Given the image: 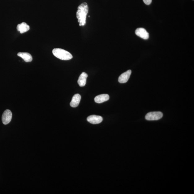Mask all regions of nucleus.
Wrapping results in <instances>:
<instances>
[{
    "instance_id": "1",
    "label": "nucleus",
    "mask_w": 194,
    "mask_h": 194,
    "mask_svg": "<svg viewBox=\"0 0 194 194\" xmlns=\"http://www.w3.org/2000/svg\"><path fill=\"white\" fill-rule=\"evenodd\" d=\"M88 12V6L86 2H84L78 6L76 17L80 26H84L86 24V19Z\"/></svg>"
},
{
    "instance_id": "2",
    "label": "nucleus",
    "mask_w": 194,
    "mask_h": 194,
    "mask_svg": "<svg viewBox=\"0 0 194 194\" xmlns=\"http://www.w3.org/2000/svg\"><path fill=\"white\" fill-rule=\"evenodd\" d=\"M52 53L53 55L58 58L64 61L70 60L73 58L72 55L70 52L62 49H54L53 50Z\"/></svg>"
},
{
    "instance_id": "3",
    "label": "nucleus",
    "mask_w": 194,
    "mask_h": 194,
    "mask_svg": "<svg viewBox=\"0 0 194 194\" xmlns=\"http://www.w3.org/2000/svg\"><path fill=\"white\" fill-rule=\"evenodd\" d=\"M163 117V114L160 111H154L149 112L145 116V119L148 120H157L161 119Z\"/></svg>"
},
{
    "instance_id": "4",
    "label": "nucleus",
    "mask_w": 194,
    "mask_h": 194,
    "mask_svg": "<svg viewBox=\"0 0 194 194\" xmlns=\"http://www.w3.org/2000/svg\"><path fill=\"white\" fill-rule=\"evenodd\" d=\"M12 118V113L11 111L7 109L4 111L2 116V121L4 125L10 123Z\"/></svg>"
},
{
    "instance_id": "5",
    "label": "nucleus",
    "mask_w": 194,
    "mask_h": 194,
    "mask_svg": "<svg viewBox=\"0 0 194 194\" xmlns=\"http://www.w3.org/2000/svg\"><path fill=\"white\" fill-rule=\"evenodd\" d=\"M136 34L141 38L145 40L148 39L149 37V33L144 28H140L135 31Z\"/></svg>"
},
{
    "instance_id": "6",
    "label": "nucleus",
    "mask_w": 194,
    "mask_h": 194,
    "mask_svg": "<svg viewBox=\"0 0 194 194\" xmlns=\"http://www.w3.org/2000/svg\"><path fill=\"white\" fill-rule=\"evenodd\" d=\"M87 119L90 123L95 124L101 123L103 119L100 116L93 115L89 116Z\"/></svg>"
},
{
    "instance_id": "7",
    "label": "nucleus",
    "mask_w": 194,
    "mask_h": 194,
    "mask_svg": "<svg viewBox=\"0 0 194 194\" xmlns=\"http://www.w3.org/2000/svg\"><path fill=\"white\" fill-rule=\"evenodd\" d=\"M131 73V70H129L120 75L119 79V83H126L130 78Z\"/></svg>"
},
{
    "instance_id": "8",
    "label": "nucleus",
    "mask_w": 194,
    "mask_h": 194,
    "mask_svg": "<svg viewBox=\"0 0 194 194\" xmlns=\"http://www.w3.org/2000/svg\"><path fill=\"white\" fill-rule=\"evenodd\" d=\"M81 99V96L79 94L77 93L75 95L70 102V106L73 108L77 107L79 106Z\"/></svg>"
},
{
    "instance_id": "9",
    "label": "nucleus",
    "mask_w": 194,
    "mask_h": 194,
    "mask_svg": "<svg viewBox=\"0 0 194 194\" xmlns=\"http://www.w3.org/2000/svg\"><path fill=\"white\" fill-rule=\"evenodd\" d=\"M30 29V26L24 22L18 24L17 27V30L21 33H23L28 32Z\"/></svg>"
},
{
    "instance_id": "10",
    "label": "nucleus",
    "mask_w": 194,
    "mask_h": 194,
    "mask_svg": "<svg viewBox=\"0 0 194 194\" xmlns=\"http://www.w3.org/2000/svg\"><path fill=\"white\" fill-rule=\"evenodd\" d=\"M109 99V96L108 94H103L100 95L96 97L95 98L94 100L96 103L100 104L107 101Z\"/></svg>"
},
{
    "instance_id": "11",
    "label": "nucleus",
    "mask_w": 194,
    "mask_h": 194,
    "mask_svg": "<svg viewBox=\"0 0 194 194\" xmlns=\"http://www.w3.org/2000/svg\"><path fill=\"white\" fill-rule=\"evenodd\" d=\"M88 75L85 72H82L78 80V83L80 87H83L86 85V79Z\"/></svg>"
},
{
    "instance_id": "12",
    "label": "nucleus",
    "mask_w": 194,
    "mask_h": 194,
    "mask_svg": "<svg viewBox=\"0 0 194 194\" xmlns=\"http://www.w3.org/2000/svg\"><path fill=\"white\" fill-rule=\"evenodd\" d=\"M17 55L21 57L26 62H29L32 61V56L28 53L19 52L18 53Z\"/></svg>"
},
{
    "instance_id": "13",
    "label": "nucleus",
    "mask_w": 194,
    "mask_h": 194,
    "mask_svg": "<svg viewBox=\"0 0 194 194\" xmlns=\"http://www.w3.org/2000/svg\"><path fill=\"white\" fill-rule=\"evenodd\" d=\"M144 3L146 4V5H150L152 2V0H143Z\"/></svg>"
}]
</instances>
